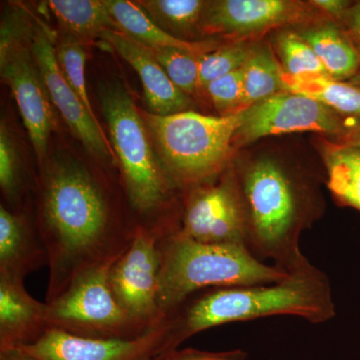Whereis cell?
I'll return each mask as SVG.
<instances>
[{"instance_id": "obj_1", "label": "cell", "mask_w": 360, "mask_h": 360, "mask_svg": "<svg viewBox=\"0 0 360 360\" xmlns=\"http://www.w3.org/2000/svg\"><path fill=\"white\" fill-rule=\"evenodd\" d=\"M39 189L35 224L49 255L51 302L87 272L112 264L136 227L120 219L103 180L75 158L51 162Z\"/></svg>"}, {"instance_id": "obj_13", "label": "cell", "mask_w": 360, "mask_h": 360, "mask_svg": "<svg viewBox=\"0 0 360 360\" xmlns=\"http://www.w3.org/2000/svg\"><path fill=\"white\" fill-rule=\"evenodd\" d=\"M32 45V41L0 49V70L15 97L33 148L41 161L56 123Z\"/></svg>"}, {"instance_id": "obj_21", "label": "cell", "mask_w": 360, "mask_h": 360, "mask_svg": "<svg viewBox=\"0 0 360 360\" xmlns=\"http://www.w3.org/2000/svg\"><path fill=\"white\" fill-rule=\"evenodd\" d=\"M283 91L309 97L335 112L360 116V87L328 75L292 77L283 72Z\"/></svg>"}, {"instance_id": "obj_23", "label": "cell", "mask_w": 360, "mask_h": 360, "mask_svg": "<svg viewBox=\"0 0 360 360\" xmlns=\"http://www.w3.org/2000/svg\"><path fill=\"white\" fill-rule=\"evenodd\" d=\"M283 68L269 45H255L243 68L245 110L283 91Z\"/></svg>"}, {"instance_id": "obj_26", "label": "cell", "mask_w": 360, "mask_h": 360, "mask_svg": "<svg viewBox=\"0 0 360 360\" xmlns=\"http://www.w3.org/2000/svg\"><path fill=\"white\" fill-rule=\"evenodd\" d=\"M56 60L66 82L75 92L78 98L84 103L90 115L96 117L90 103L85 79V63L86 51L84 42L68 34L63 39L56 41Z\"/></svg>"}, {"instance_id": "obj_31", "label": "cell", "mask_w": 360, "mask_h": 360, "mask_svg": "<svg viewBox=\"0 0 360 360\" xmlns=\"http://www.w3.org/2000/svg\"><path fill=\"white\" fill-rule=\"evenodd\" d=\"M148 360H248V354L243 349L206 352L195 348H175L161 352Z\"/></svg>"}, {"instance_id": "obj_9", "label": "cell", "mask_w": 360, "mask_h": 360, "mask_svg": "<svg viewBox=\"0 0 360 360\" xmlns=\"http://www.w3.org/2000/svg\"><path fill=\"white\" fill-rule=\"evenodd\" d=\"M184 191L180 234L205 245L246 248L245 212L236 179L227 175Z\"/></svg>"}, {"instance_id": "obj_12", "label": "cell", "mask_w": 360, "mask_h": 360, "mask_svg": "<svg viewBox=\"0 0 360 360\" xmlns=\"http://www.w3.org/2000/svg\"><path fill=\"white\" fill-rule=\"evenodd\" d=\"M20 349L37 360H148L175 348L165 319L155 328L132 340L82 338L51 328L39 340Z\"/></svg>"}, {"instance_id": "obj_4", "label": "cell", "mask_w": 360, "mask_h": 360, "mask_svg": "<svg viewBox=\"0 0 360 360\" xmlns=\"http://www.w3.org/2000/svg\"><path fill=\"white\" fill-rule=\"evenodd\" d=\"M238 186L248 250L286 274L309 264L300 238L310 213L304 193L288 172L271 158H260L246 168Z\"/></svg>"}, {"instance_id": "obj_24", "label": "cell", "mask_w": 360, "mask_h": 360, "mask_svg": "<svg viewBox=\"0 0 360 360\" xmlns=\"http://www.w3.org/2000/svg\"><path fill=\"white\" fill-rule=\"evenodd\" d=\"M328 187L336 200L360 212V148L340 146L326 158Z\"/></svg>"}, {"instance_id": "obj_17", "label": "cell", "mask_w": 360, "mask_h": 360, "mask_svg": "<svg viewBox=\"0 0 360 360\" xmlns=\"http://www.w3.org/2000/svg\"><path fill=\"white\" fill-rule=\"evenodd\" d=\"M49 265V255L37 225L22 212L0 206V276L25 281L28 274Z\"/></svg>"}, {"instance_id": "obj_5", "label": "cell", "mask_w": 360, "mask_h": 360, "mask_svg": "<svg viewBox=\"0 0 360 360\" xmlns=\"http://www.w3.org/2000/svg\"><path fill=\"white\" fill-rule=\"evenodd\" d=\"M158 304L163 316L208 288L277 283L288 274L258 259L245 246L205 245L179 231L160 241Z\"/></svg>"}, {"instance_id": "obj_11", "label": "cell", "mask_w": 360, "mask_h": 360, "mask_svg": "<svg viewBox=\"0 0 360 360\" xmlns=\"http://www.w3.org/2000/svg\"><path fill=\"white\" fill-rule=\"evenodd\" d=\"M340 129L335 111L309 97L281 91L243 111V122L234 141L245 146L272 135L304 131L338 134Z\"/></svg>"}, {"instance_id": "obj_2", "label": "cell", "mask_w": 360, "mask_h": 360, "mask_svg": "<svg viewBox=\"0 0 360 360\" xmlns=\"http://www.w3.org/2000/svg\"><path fill=\"white\" fill-rule=\"evenodd\" d=\"M328 277L311 264L277 283L208 288L189 296L165 316L172 347L201 331L276 315H293L314 324L335 316Z\"/></svg>"}, {"instance_id": "obj_10", "label": "cell", "mask_w": 360, "mask_h": 360, "mask_svg": "<svg viewBox=\"0 0 360 360\" xmlns=\"http://www.w3.org/2000/svg\"><path fill=\"white\" fill-rule=\"evenodd\" d=\"M56 44L49 26L35 21L32 54L49 99L90 155L104 162L117 163L96 117L90 115L63 77L56 60Z\"/></svg>"}, {"instance_id": "obj_25", "label": "cell", "mask_w": 360, "mask_h": 360, "mask_svg": "<svg viewBox=\"0 0 360 360\" xmlns=\"http://www.w3.org/2000/svg\"><path fill=\"white\" fill-rule=\"evenodd\" d=\"M175 86L186 96H195L200 90V59L174 47H149Z\"/></svg>"}, {"instance_id": "obj_34", "label": "cell", "mask_w": 360, "mask_h": 360, "mask_svg": "<svg viewBox=\"0 0 360 360\" xmlns=\"http://www.w3.org/2000/svg\"><path fill=\"white\" fill-rule=\"evenodd\" d=\"M0 360H37L32 355L26 354L20 348L15 349L2 350L0 352Z\"/></svg>"}, {"instance_id": "obj_14", "label": "cell", "mask_w": 360, "mask_h": 360, "mask_svg": "<svg viewBox=\"0 0 360 360\" xmlns=\"http://www.w3.org/2000/svg\"><path fill=\"white\" fill-rule=\"evenodd\" d=\"M302 14V7L285 0H219L208 2L200 30L245 41L295 22Z\"/></svg>"}, {"instance_id": "obj_6", "label": "cell", "mask_w": 360, "mask_h": 360, "mask_svg": "<svg viewBox=\"0 0 360 360\" xmlns=\"http://www.w3.org/2000/svg\"><path fill=\"white\" fill-rule=\"evenodd\" d=\"M141 115L161 165L182 191L214 179L224 170L243 122V111L220 116L191 110Z\"/></svg>"}, {"instance_id": "obj_18", "label": "cell", "mask_w": 360, "mask_h": 360, "mask_svg": "<svg viewBox=\"0 0 360 360\" xmlns=\"http://www.w3.org/2000/svg\"><path fill=\"white\" fill-rule=\"evenodd\" d=\"M120 32L148 47H174L198 58L217 49L210 41H187L161 30L135 2L104 0Z\"/></svg>"}, {"instance_id": "obj_27", "label": "cell", "mask_w": 360, "mask_h": 360, "mask_svg": "<svg viewBox=\"0 0 360 360\" xmlns=\"http://www.w3.org/2000/svg\"><path fill=\"white\" fill-rule=\"evenodd\" d=\"M255 45L245 41L225 45L206 53L200 59L201 89L206 90L214 80L241 70L250 58Z\"/></svg>"}, {"instance_id": "obj_32", "label": "cell", "mask_w": 360, "mask_h": 360, "mask_svg": "<svg viewBox=\"0 0 360 360\" xmlns=\"http://www.w3.org/2000/svg\"><path fill=\"white\" fill-rule=\"evenodd\" d=\"M310 4L333 18H340L347 13L348 2L342 0H314Z\"/></svg>"}, {"instance_id": "obj_36", "label": "cell", "mask_w": 360, "mask_h": 360, "mask_svg": "<svg viewBox=\"0 0 360 360\" xmlns=\"http://www.w3.org/2000/svg\"><path fill=\"white\" fill-rule=\"evenodd\" d=\"M352 84L360 87V70L359 72L356 73V75H355L354 77H352Z\"/></svg>"}, {"instance_id": "obj_16", "label": "cell", "mask_w": 360, "mask_h": 360, "mask_svg": "<svg viewBox=\"0 0 360 360\" xmlns=\"http://www.w3.org/2000/svg\"><path fill=\"white\" fill-rule=\"evenodd\" d=\"M49 329L46 302L33 298L23 281L0 276V352L32 345Z\"/></svg>"}, {"instance_id": "obj_3", "label": "cell", "mask_w": 360, "mask_h": 360, "mask_svg": "<svg viewBox=\"0 0 360 360\" xmlns=\"http://www.w3.org/2000/svg\"><path fill=\"white\" fill-rule=\"evenodd\" d=\"M98 96L122 172L125 200L132 214L139 219L136 227L167 238L172 233L160 217H167L175 193L182 189L161 165L146 122L124 85L117 79L103 82L99 85Z\"/></svg>"}, {"instance_id": "obj_28", "label": "cell", "mask_w": 360, "mask_h": 360, "mask_svg": "<svg viewBox=\"0 0 360 360\" xmlns=\"http://www.w3.org/2000/svg\"><path fill=\"white\" fill-rule=\"evenodd\" d=\"M277 49L284 72L292 77L328 75L314 49L300 34L283 32L277 39Z\"/></svg>"}, {"instance_id": "obj_8", "label": "cell", "mask_w": 360, "mask_h": 360, "mask_svg": "<svg viewBox=\"0 0 360 360\" xmlns=\"http://www.w3.org/2000/svg\"><path fill=\"white\" fill-rule=\"evenodd\" d=\"M162 238L158 232L136 227L129 248L108 271L116 302L144 333L165 319L158 304Z\"/></svg>"}, {"instance_id": "obj_33", "label": "cell", "mask_w": 360, "mask_h": 360, "mask_svg": "<svg viewBox=\"0 0 360 360\" xmlns=\"http://www.w3.org/2000/svg\"><path fill=\"white\" fill-rule=\"evenodd\" d=\"M347 25L349 27L352 37L359 44L360 49V2L355 4L354 7L347 11Z\"/></svg>"}, {"instance_id": "obj_20", "label": "cell", "mask_w": 360, "mask_h": 360, "mask_svg": "<svg viewBox=\"0 0 360 360\" xmlns=\"http://www.w3.org/2000/svg\"><path fill=\"white\" fill-rule=\"evenodd\" d=\"M49 6L68 34L84 44L120 30L104 0H51Z\"/></svg>"}, {"instance_id": "obj_7", "label": "cell", "mask_w": 360, "mask_h": 360, "mask_svg": "<svg viewBox=\"0 0 360 360\" xmlns=\"http://www.w3.org/2000/svg\"><path fill=\"white\" fill-rule=\"evenodd\" d=\"M111 265L87 272L63 295L46 302L49 328L101 340H132L146 333L129 319L111 292Z\"/></svg>"}, {"instance_id": "obj_22", "label": "cell", "mask_w": 360, "mask_h": 360, "mask_svg": "<svg viewBox=\"0 0 360 360\" xmlns=\"http://www.w3.org/2000/svg\"><path fill=\"white\" fill-rule=\"evenodd\" d=\"M134 2L161 30L187 41H193L187 39L195 30H200L201 21L208 4L201 0H141Z\"/></svg>"}, {"instance_id": "obj_15", "label": "cell", "mask_w": 360, "mask_h": 360, "mask_svg": "<svg viewBox=\"0 0 360 360\" xmlns=\"http://www.w3.org/2000/svg\"><path fill=\"white\" fill-rule=\"evenodd\" d=\"M101 39L110 44L136 71L151 113L175 115L188 111L193 106L191 97L175 86L146 45L120 30H108L103 33Z\"/></svg>"}, {"instance_id": "obj_19", "label": "cell", "mask_w": 360, "mask_h": 360, "mask_svg": "<svg viewBox=\"0 0 360 360\" xmlns=\"http://www.w3.org/2000/svg\"><path fill=\"white\" fill-rule=\"evenodd\" d=\"M300 35L314 49L329 77L341 82L359 72V51L338 26L331 23L315 26Z\"/></svg>"}, {"instance_id": "obj_29", "label": "cell", "mask_w": 360, "mask_h": 360, "mask_svg": "<svg viewBox=\"0 0 360 360\" xmlns=\"http://www.w3.org/2000/svg\"><path fill=\"white\" fill-rule=\"evenodd\" d=\"M0 187L4 198L9 203L13 206L20 203L22 198L23 181L18 151L4 123L0 127Z\"/></svg>"}, {"instance_id": "obj_35", "label": "cell", "mask_w": 360, "mask_h": 360, "mask_svg": "<svg viewBox=\"0 0 360 360\" xmlns=\"http://www.w3.org/2000/svg\"><path fill=\"white\" fill-rule=\"evenodd\" d=\"M347 146L360 148V129L357 130L354 135H352V139L348 141Z\"/></svg>"}, {"instance_id": "obj_30", "label": "cell", "mask_w": 360, "mask_h": 360, "mask_svg": "<svg viewBox=\"0 0 360 360\" xmlns=\"http://www.w3.org/2000/svg\"><path fill=\"white\" fill-rule=\"evenodd\" d=\"M220 115L245 111L243 68L214 80L205 90Z\"/></svg>"}]
</instances>
